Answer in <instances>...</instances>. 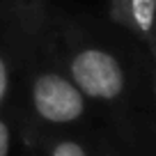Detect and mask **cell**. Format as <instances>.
I'll use <instances>...</instances> for the list:
<instances>
[{
  "mask_svg": "<svg viewBox=\"0 0 156 156\" xmlns=\"http://www.w3.org/2000/svg\"><path fill=\"white\" fill-rule=\"evenodd\" d=\"M39 41L87 99L117 101L126 94L129 55L83 19L51 9Z\"/></svg>",
  "mask_w": 156,
  "mask_h": 156,
  "instance_id": "1",
  "label": "cell"
},
{
  "mask_svg": "<svg viewBox=\"0 0 156 156\" xmlns=\"http://www.w3.org/2000/svg\"><path fill=\"white\" fill-rule=\"evenodd\" d=\"M39 34L25 37L23 48V67H28V97L32 110L51 124L76 122L85 112L87 97L48 55L39 41Z\"/></svg>",
  "mask_w": 156,
  "mask_h": 156,
  "instance_id": "2",
  "label": "cell"
},
{
  "mask_svg": "<svg viewBox=\"0 0 156 156\" xmlns=\"http://www.w3.org/2000/svg\"><path fill=\"white\" fill-rule=\"evenodd\" d=\"M108 16L112 25L136 39L154 58L156 37H154V16H156V0H108Z\"/></svg>",
  "mask_w": 156,
  "mask_h": 156,
  "instance_id": "3",
  "label": "cell"
},
{
  "mask_svg": "<svg viewBox=\"0 0 156 156\" xmlns=\"http://www.w3.org/2000/svg\"><path fill=\"white\" fill-rule=\"evenodd\" d=\"M48 0H0V25L25 37H37L51 16Z\"/></svg>",
  "mask_w": 156,
  "mask_h": 156,
  "instance_id": "4",
  "label": "cell"
},
{
  "mask_svg": "<svg viewBox=\"0 0 156 156\" xmlns=\"http://www.w3.org/2000/svg\"><path fill=\"white\" fill-rule=\"evenodd\" d=\"M23 48H25V34L16 32L7 25H0V106L9 97L14 73L23 60Z\"/></svg>",
  "mask_w": 156,
  "mask_h": 156,
  "instance_id": "5",
  "label": "cell"
},
{
  "mask_svg": "<svg viewBox=\"0 0 156 156\" xmlns=\"http://www.w3.org/2000/svg\"><path fill=\"white\" fill-rule=\"evenodd\" d=\"M53 156H87V154H85V149L78 145V142L64 140L53 149Z\"/></svg>",
  "mask_w": 156,
  "mask_h": 156,
  "instance_id": "6",
  "label": "cell"
},
{
  "mask_svg": "<svg viewBox=\"0 0 156 156\" xmlns=\"http://www.w3.org/2000/svg\"><path fill=\"white\" fill-rule=\"evenodd\" d=\"M9 140H12L9 126H7L5 119H0V156H7V151H9Z\"/></svg>",
  "mask_w": 156,
  "mask_h": 156,
  "instance_id": "7",
  "label": "cell"
}]
</instances>
